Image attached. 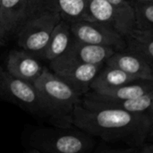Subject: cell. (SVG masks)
I'll use <instances>...</instances> for the list:
<instances>
[{
    "label": "cell",
    "instance_id": "cell-1",
    "mask_svg": "<svg viewBox=\"0 0 153 153\" xmlns=\"http://www.w3.org/2000/svg\"><path fill=\"white\" fill-rule=\"evenodd\" d=\"M72 125L110 144L140 147L152 137V113H134L117 109H89L78 105Z\"/></svg>",
    "mask_w": 153,
    "mask_h": 153
},
{
    "label": "cell",
    "instance_id": "cell-2",
    "mask_svg": "<svg viewBox=\"0 0 153 153\" xmlns=\"http://www.w3.org/2000/svg\"><path fill=\"white\" fill-rule=\"evenodd\" d=\"M33 84L46 118L56 126H73L72 116L74 108L81 104L82 96L46 66Z\"/></svg>",
    "mask_w": 153,
    "mask_h": 153
},
{
    "label": "cell",
    "instance_id": "cell-3",
    "mask_svg": "<svg viewBox=\"0 0 153 153\" xmlns=\"http://www.w3.org/2000/svg\"><path fill=\"white\" fill-rule=\"evenodd\" d=\"M29 152L85 153L93 152L94 137L75 127H32L25 135Z\"/></svg>",
    "mask_w": 153,
    "mask_h": 153
},
{
    "label": "cell",
    "instance_id": "cell-4",
    "mask_svg": "<svg viewBox=\"0 0 153 153\" xmlns=\"http://www.w3.org/2000/svg\"><path fill=\"white\" fill-rule=\"evenodd\" d=\"M60 21L61 16L57 13L43 9L27 21L17 32V45L41 59L52 31Z\"/></svg>",
    "mask_w": 153,
    "mask_h": 153
},
{
    "label": "cell",
    "instance_id": "cell-5",
    "mask_svg": "<svg viewBox=\"0 0 153 153\" xmlns=\"http://www.w3.org/2000/svg\"><path fill=\"white\" fill-rule=\"evenodd\" d=\"M0 99L18 106L32 116L46 117L34 84L12 75L1 65Z\"/></svg>",
    "mask_w": 153,
    "mask_h": 153
},
{
    "label": "cell",
    "instance_id": "cell-6",
    "mask_svg": "<svg viewBox=\"0 0 153 153\" xmlns=\"http://www.w3.org/2000/svg\"><path fill=\"white\" fill-rule=\"evenodd\" d=\"M48 64L50 71L81 96L90 91L93 79L104 65V64L81 63L62 56L48 62Z\"/></svg>",
    "mask_w": 153,
    "mask_h": 153
},
{
    "label": "cell",
    "instance_id": "cell-7",
    "mask_svg": "<svg viewBox=\"0 0 153 153\" xmlns=\"http://www.w3.org/2000/svg\"><path fill=\"white\" fill-rule=\"evenodd\" d=\"M73 37L80 41L105 46L116 51L125 48L124 36L111 26L96 21L81 20L70 23Z\"/></svg>",
    "mask_w": 153,
    "mask_h": 153
},
{
    "label": "cell",
    "instance_id": "cell-8",
    "mask_svg": "<svg viewBox=\"0 0 153 153\" xmlns=\"http://www.w3.org/2000/svg\"><path fill=\"white\" fill-rule=\"evenodd\" d=\"M91 21L108 24L123 36L134 27L131 5L117 6L107 0H85Z\"/></svg>",
    "mask_w": 153,
    "mask_h": 153
},
{
    "label": "cell",
    "instance_id": "cell-9",
    "mask_svg": "<svg viewBox=\"0 0 153 153\" xmlns=\"http://www.w3.org/2000/svg\"><path fill=\"white\" fill-rule=\"evenodd\" d=\"M44 0H1L0 22L8 36H15L24 23L45 9Z\"/></svg>",
    "mask_w": 153,
    "mask_h": 153
},
{
    "label": "cell",
    "instance_id": "cell-10",
    "mask_svg": "<svg viewBox=\"0 0 153 153\" xmlns=\"http://www.w3.org/2000/svg\"><path fill=\"white\" fill-rule=\"evenodd\" d=\"M153 91L142 96L126 100H105L89 91L82 96L81 105L89 109H117L134 113H152Z\"/></svg>",
    "mask_w": 153,
    "mask_h": 153
},
{
    "label": "cell",
    "instance_id": "cell-11",
    "mask_svg": "<svg viewBox=\"0 0 153 153\" xmlns=\"http://www.w3.org/2000/svg\"><path fill=\"white\" fill-rule=\"evenodd\" d=\"M42 60L23 49H12L6 57L5 69L12 75L34 83L40 76L44 65Z\"/></svg>",
    "mask_w": 153,
    "mask_h": 153
},
{
    "label": "cell",
    "instance_id": "cell-12",
    "mask_svg": "<svg viewBox=\"0 0 153 153\" xmlns=\"http://www.w3.org/2000/svg\"><path fill=\"white\" fill-rule=\"evenodd\" d=\"M114 52L116 50L112 48L82 42L73 37L67 49L61 56L77 62L96 65L105 64Z\"/></svg>",
    "mask_w": 153,
    "mask_h": 153
},
{
    "label": "cell",
    "instance_id": "cell-13",
    "mask_svg": "<svg viewBox=\"0 0 153 153\" xmlns=\"http://www.w3.org/2000/svg\"><path fill=\"white\" fill-rule=\"evenodd\" d=\"M105 65L118 68L141 79L153 80V65L143 57L125 50L114 52L107 59Z\"/></svg>",
    "mask_w": 153,
    "mask_h": 153
},
{
    "label": "cell",
    "instance_id": "cell-14",
    "mask_svg": "<svg viewBox=\"0 0 153 153\" xmlns=\"http://www.w3.org/2000/svg\"><path fill=\"white\" fill-rule=\"evenodd\" d=\"M123 50L143 57L153 65V30H140L133 27L124 35Z\"/></svg>",
    "mask_w": 153,
    "mask_h": 153
},
{
    "label": "cell",
    "instance_id": "cell-15",
    "mask_svg": "<svg viewBox=\"0 0 153 153\" xmlns=\"http://www.w3.org/2000/svg\"><path fill=\"white\" fill-rule=\"evenodd\" d=\"M72 39L70 22L61 19L52 31L49 41L41 56V60L50 62L64 54Z\"/></svg>",
    "mask_w": 153,
    "mask_h": 153
},
{
    "label": "cell",
    "instance_id": "cell-16",
    "mask_svg": "<svg viewBox=\"0 0 153 153\" xmlns=\"http://www.w3.org/2000/svg\"><path fill=\"white\" fill-rule=\"evenodd\" d=\"M134 75L129 74L118 68L112 67L104 64L100 71L93 79L90 91H104L117 88L140 80Z\"/></svg>",
    "mask_w": 153,
    "mask_h": 153
},
{
    "label": "cell",
    "instance_id": "cell-17",
    "mask_svg": "<svg viewBox=\"0 0 153 153\" xmlns=\"http://www.w3.org/2000/svg\"><path fill=\"white\" fill-rule=\"evenodd\" d=\"M45 7L57 13L62 20L74 22L81 20H89L85 0H44Z\"/></svg>",
    "mask_w": 153,
    "mask_h": 153
},
{
    "label": "cell",
    "instance_id": "cell-18",
    "mask_svg": "<svg viewBox=\"0 0 153 153\" xmlns=\"http://www.w3.org/2000/svg\"><path fill=\"white\" fill-rule=\"evenodd\" d=\"M129 4L134 13V27L140 30H153V1L134 0Z\"/></svg>",
    "mask_w": 153,
    "mask_h": 153
},
{
    "label": "cell",
    "instance_id": "cell-19",
    "mask_svg": "<svg viewBox=\"0 0 153 153\" xmlns=\"http://www.w3.org/2000/svg\"><path fill=\"white\" fill-rule=\"evenodd\" d=\"M140 147H132L120 144H110L102 142L97 148H94L93 152L98 153H139Z\"/></svg>",
    "mask_w": 153,
    "mask_h": 153
},
{
    "label": "cell",
    "instance_id": "cell-20",
    "mask_svg": "<svg viewBox=\"0 0 153 153\" xmlns=\"http://www.w3.org/2000/svg\"><path fill=\"white\" fill-rule=\"evenodd\" d=\"M139 153H153V144L152 142H145L139 148Z\"/></svg>",
    "mask_w": 153,
    "mask_h": 153
},
{
    "label": "cell",
    "instance_id": "cell-21",
    "mask_svg": "<svg viewBox=\"0 0 153 153\" xmlns=\"http://www.w3.org/2000/svg\"><path fill=\"white\" fill-rule=\"evenodd\" d=\"M8 39H9V38H8V36L6 35L4 30V28H3L1 22H0V48H2V47H4V46L5 45V43H6V41H7Z\"/></svg>",
    "mask_w": 153,
    "mask_h": 153
},
{
    "label": "cell",
    "instance_id": "cell-22",
    "mask_svg": "<svg viewBox=\"0 0 153 153\" xmlns=\"http://www.w3.org/2000/svg\"><path fill=\"white\" fill-rule=\"evenodd\" d=\"M107 1L117 6H129L130 5L128 0H107Z\"/></svg>",
    "mask_w": 153,
    "mask_h": 153
},
{
    "label": "cell",
    "instance_id": "cell-23",
    "mask_svg": "<svg viewBox=\"0 0 153 153\" xmlns=\"http://www.w3.org/2000/svg\"><path fill=\"white\" fill-rule=\"evenodd\" d=\"M129 1V3L131 2V1H134V0H128ZM145 1H153V0H145Z\"/></svg>",
    "mask_w": 153,
    "mask_h": 153
},
{
    "label": "cell",
    "instance_id": "cell-24",
    "mask_svg": "<svg viewBox=\"0 0 153 153\" xmlns=\"http://www.w3.org/2000/svg\"><path fill=\"white\" fill-rule=\"evenodd\" d=\"M0 2H1V0H0Z\"/></svg>",
    "mask_w": 153,
    "mask_h": 153
}]
</instances>
